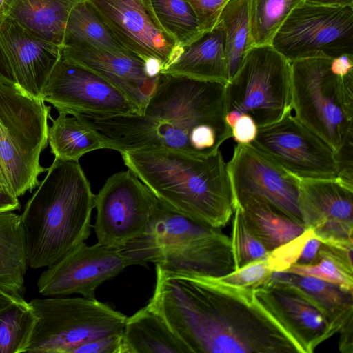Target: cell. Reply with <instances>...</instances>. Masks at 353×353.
I'll return each mask as SVG.
<instances>
[{
    "instance_id": "cell-23",
    "label": "cell",
    "mask_w": 353,
    "mask_h": 353,
    "mask_svg": "<svg viewBox=\"0 0 353 353\" xmlns=\"http://www.w3.org/2000/svg\"><path fill=\"white\" fill-rule=\"evenodd\" d=\"M121 353H190L165 319L148 304L127 317Z\"/></svg>"
},
{
    "instance_id": "cell-4",
    "label": "cell",
    "mask_w": 353,
    "mask_h": 353,
    "mask_svg": "<svg viewBox=\"0 0 353 353\" xmlns=\"http://www.w3.org/2000/svg\"><path fill=\"white\" fill-rule=\"evenodd\" d=\"M94 199L79 161L54 158L20 215L28 267L47 268L89 238Z\"/></svg>"
},
{
    "instance_id": "cell-45",
    "label": "cell",
    "mask_w": 353,
    "mask_h": 353,
    "mask_svg": "<svg viewBox=\"0 0 353 353\" xmlns=\"http://www.w3.org/2000/svg\"><path fill=\"white\" fill-rule=\"evenodd\" d=\"M304 2L320 6H353V0H303Z\"/></svg>"
},
{
    "instance_id": "cell-26",
    "label": "cell",
    "mask_w": 353,
    "mask_h": 353,
    "mask_svg": "<svg viewBox=\"0 0 353 353\" xmlns=\"http://www.w3.org/2000/svg\"><path fill=\"white\" fill-rule=\"evenodd\" d=\"M236 207L241 208L250 230L270 251L296 238L305 230L303 224L258 197H245Z\"/></svg>"
},
{
    "instance_id": "cell-20",
    "label": "cell",
    "mask_w": 353,
    "mask_h": 353,
    "mask_svg": "<svg viewBox=\"0 0 353 353\" xmlns=\"http://www.w3.org/2000/svg\"><path fill=\"white\" fill-rule=\"evenodd\" d=\"M212 228L157 201L143 234L123 249L132 265L154 262L163 251L191 243L216 232Z\"/></svg>"
},
{
    "instance_id": "cell-27",
    "label": "cell",
    "mask_w": 353,
    "mask_h": 353,
    "mask_svg": "<svg viewBox=\"0 0 353 353\" xmlns=\"http://www.w3.org/2000/svg\"><path fill=\"white\" fill-rule=\"evenodd\" d=\"M272 279L289 283L301 290L325 312L337 332L353 318V292L313 276L288 272H275Z\"/></svg>"
},
{
    "instance_id": "cell-18",
    "label": "cell",
    "mask_w": 353,
    "mask_h": 353,
    "mask_svg": "<svg viewBox=\"0 0 353 353\" xmlns=\"http://www.w3.org/2000/svg\"><path fill=\"white\" fill-rule=\"evenodd\" d=\"M0 48L15 85L26 94L41 99L45 84L61 57V48L1 15Z\"/></svg>"
},
{
    "instance_id": "cell-28",
    "label": "cell",
    "mask_w": 353,
    "mask_h": 353,
    "mask_svg": "<svg viewBox=\"0 0 353 353\" xmlns=\"http://www.w3.org/2000/svg\"><path fill=\"white\" fill-rule=\"evenodd\" d=\"M73 45H86L116 52H131L117 39L88 0L78 2L68 19L63 46Z\"/></svg>"
},
{
    "instance_id": "cell-47",
    "label": "cell",
    "mask_w": 353,
    "mask_h": 353,
    "mask_svg": "<svg viewBox=\"0 0 353 353\" xmlns=\"http://www.w3.org/2000/svg\"><path fill=\"white\" fill-rule=\"evenodd\" d=\"M0 183L4 186L5 188H6L7 189H9L8 188V183H7V181H6V179L5 177V175H4V173L3 172V170L1 168V166L0 165Z\"/></svg>"
},
{
    "instance_id": "cell-46",
    "label": "cell",
    "mask_w": 353,
    "mask_h": 353,
    "mask_svg": "<svg viewBox=\"0 0 353 353\" xmlns=\"http://www.w3.org/2000/svg\"><path fill=\"white\" fill-rule=\"evenodd\" d=\"M21 299L23 297H16L0 289V310L11 302Z\"/></svg>"
},
{
    "instance_id": "cell-29",
    "label": "cell",
    "mask_w": 353,
    "mask_h": 353,
    "mask_svg": "<svg viewBox=\"0 0 353 353\" xmlns=\"http://www.w3.org/2000/svg\"><path fill=\"white\" fill-rule=\"evenodd\" d=\"M49 118L52 124L48 128V142L54 158L79 161L90 152L105 149L98 136L77 117L59 112L55 119Z\"/></svg>"
},
{
    "instance_id": "cell-19",
    "label": "cell",
    "mask_w": 353,
    "mask_h": 353,
    "mask_svg": "<svg viewBox=\"0 0 353 353\" xmlns=\"http://www.w3.org/2000/svg\"><path fill=\"white\" fill-rule=\"evenodd\" d=\"M61 56L100 76L121 92L141 112L157 78L150 76L147 61L132 52H116L86 45L63 46Z\"/></svg>"
},
{
    "instance_id": "cell-13",
    "label": "cell",
    "mask_w": 353,
    "mask_h": 353,
    "mask_svg": "<svg viewBox=\"0 0 353 353\" xmlns=\"http://www.w3.org/2000/svg\"><path fill=\"white\" fill-rule=\"evenodd\" d=\"M132 263L121 249L98 243L78 245L60 260L47 267L37 281L39 294L64 296L78 294L94 299L97 289L122 272Z\"/></svg>"
},
{
    "instance_id": "cell-22",
    "label": "cell",
    "mask_w": 353,
    "mask_h": 353,
    "mask_svg": "<svg viewBox=\"0 0 353 353\" xmlns=\"http://www.w3.org/2000/svg\"><path fill=\"white\" fill-rule=\"evenodd\" d=\"M161 73L226 84L230 77L222 26L218 23L212 30L181 47Z\"/></svg>"
},
{
    "instance_id": "cell-33",
    "label": "cell",
    "mask_w": 353,
    "mask_h": 353,
    "mask_svg": "<svg viewBox=\"0 0 353 353\" xmlns=\"http://www.w3.org/2000/svg\"><path fill=\"white\" fill-rule=\"evenodd\" d=\"M150 1L159 23L180 47L190 43L203 33L188 0Z\"/></svg>"
},
{
    "instance_id": "cell-43",
    "label": "cell",
    "mask_w": 353,
    "mask_h": 353,
    "mask_svg": "<svg viewBox=\"0 0 353 353\" xmlns=\"http://www.w3.org/2000/svg\"><path fill=\"white\" fill-rule=\"evenodd\" d=\"M19 208L18 197L0 183V212L14 211Z\"/></svg>"
},
{
    "instance_id": "cell-21",
    "label": "cell",
    "mask_w": 353,
    "mask_h": 353,
    "mask_svg": "<svg viewBox=\"0 0 353 353\" xmlns=\"http://www.w3.org/2000/svg\"><path fill=\"white\" fill-rule=\"evenodd\" d=\"M153 263L168 271L213 277L234 270L230 238L219 230L188 245L165 250Z\"/></svg>"
},
{
    "instance_id": "cell-7",
    "label": "cell",
    "mask_w": 353,
    "mask_h": 353,
    "mask_svg": "<svg viewBox=\"0 0 353 353\" xmlns=\"http://www.w3.org/2000/svg\"><path fill=\"white\" fill-rule=\"evenodd\" d=\"M225 122L242 114L263 127L292 112L291 63L271 45L252 47L225 85Z\"/></svg>"
},
{
    "instance_id": "cell-36",
    "label": "cell",
    "mask_w": 353,
    "mask_h": 353,
    "mask_svg": "<svg viewBox=\"0 0 353 353\" xmlns=\"http://www.w3.org/2000/svg\"><path fill=\"white\" fill-rule=\"evenodd\" d=\"M273 273L265 257L215 279L225 284L255 289L269 282Z\"/></svg>"
},
{
    "instance_id": "cell-9",
    "label": "cell",
    "mask_w": 353,
    "mask_h": 353,
    "mask_svg": "<svg viewBox=\"0 0 353 353\" xmlns=\"http://www.w3.org/2000/svg\"><path fill=\"white\" fill-rule=\"evenodd\" d=\"M271 46L290 62L353 55V6L302 1L279 28Z\"/></svg>"
},
{
    "instance_id": "cell-2",
    "label": "cell",
    "mask_w": 353,
    "mask_h": 353,
    "mask_svg": "<svg viewBox=\"0 0 353 353\" xmlns=\"http://www.w3.org/2000/svg\"><path fill=\"white\" fill-rule=\"evenodd\" d=\"M225 85L160 73L141 112L111 117L77 114L105 149L174 150L209 156L232 137L225 122Z\"/></svg>"
},
{
    "instance_id": "cell-15",
    "label": "cell",
    "mask_w": 353,
    "mask_h": 353,
    "mask_svg": "<svg viewBox=\"0 0 353 353\" xmlns=\"http://www.w3.org/2000/svg\"><path fill=\"white\" fill-rule=\"evenodd\" d=\"M235 205L248 196L260 198L303 224L298 204L299 179L251 145L237 143L227 163Z\"/></svg>"
},
{
    "instance_id": "cell-11",
    "label": "cell",
    "mask_w": 353,
    "mask_h": 353,
    "mask_svg": "<svg viewBox=\"0 0 353 353\" xmlns=\"http://www.w3.org/2000/svg\"><path fill=\"white\" fill-rule=\"evenodd\" d=\"M250 145L298 179L338 178L336 154L292 112L274 123L259 127Z\"/></svg>"
},
{
    "instance_id": "cell-3",
    "label": "cell",
    "mask_w": 353,
    "mask_h": 353,
    "mask_svg": "<svg viewBox=\"0 0 353 353\" xmlns=\"http://www.w3.org/2000/svg\"><path fill=\"white\" fill-rule=\"evenodd\" d=\"M125 166L158 200L215 228L234 214V200L221 150L199 156L174 150L121 153Z\"/></svg>"
},
{
    "instance_id": "cell-16",
    "label": "cell",
    "mask_w": 353,
    "mask_h": 353,
    "mask_svg": "<svg viewBox=\"0 0 353 353\" xmlns=\"http://www.w3.org/2000/svg\"><path fill=\"white\" fill-rule=\"evenodd\" d=\"M305 229L323 243L353 246V185L336 179H298Z\"/></svg>"
},
{
    "instance_id": "cell-17",
    "label": "cell",
    "mask_w": 353,
    "mask_h": 353,
    "mask_svg": "<svg viewBox=\"0 0 353 353\" xmlns=\"http://www.w3.org/2000/svg\"><path fill=\"white\" fill-rule=\"evenodd\" d=\"M263 308L279 324L301 353H312L337 332L325 312L294 285L271 279L254 289Z\"/></svg>"
},
{
    "instance_id": "cell-40",
    "label": "cell",
    "mask_w": 353,
    "mask_h": 353,
    "mask_svg": "<svg viewBox=\"0 0 353 353\" xmlns=\"http://www.w3.org/2000/svg\"><path fill=\"white\" fill-rule=\"evenodd\" d=\"M258 126L252 117L242 114L232 128V137L240 144H250L256 138Z\"/></svg>"
},
{
    "instance_id": "cell-41",
    "label": "cell",
    "mask_w": 353,
    "mask_h": 353,
    "mask_svg": "<svg viewBox=\"0 0 353 353\" xmlns=\"http://www.w3.org/2000/svg\"><path fill=\"white\" fill-rule=\"evenodd\" d=\"M322 242L312 234L307 240L297 265H312L319 261Z\"/></svg>"
},
{
    "instance_id": "cell-30",
    "label": "cell",
    "mask_w": 353,
    "mask_h": 353,
    "mask_svg": "<svg viewBox=\"0 0 353 353\" xmlns=\"http://www.w3.org/2000/svg\"><path fill=\"white\" fill-rule=\"evenodd\" d=\"M218 23L224 30L230 79L239 69L246 53L254 47L250 29V0H230L223 8Z\"/></svg>"
},
{
    "instance_id": "cell-38",
    "label": "cell",
    "mask_w": 353,
    "mask_h": 353,
    "mask_svg": "<svg viewBox=\"0 0 353 353\" xmlns=\"http://www.w3.org/2000/svg\"><path fill=\"white\" fill-rule=\"evenodd\" d=\"M193 8L203 32L212 30L230 0H188Z\"/></svg>"
},
{
    "instance_id": "cell-48",
    "label": "cell",
    "mask_w": 353,
    "mask_h": 353,
    "mask_svg": "<svg viewBox=\"0 0 353 353\" xmlns=\"http://www.w3.org/2000/svg\"><path fill=\"white\" fill-rule=\"evenodd\" d=\"M8 0H0V16L3 15Z\"/></svg>"
},
{
    "instance_id": "cell-31",
    "label": "cell",
    "mask_w": 353,
    "mask_h": 353,
    "mask_svg": "<svg viewBox=\"0 0 353 353\" xmlns=\"http://www.w3.org/2000/svg\"><path fill=\"white\" fill-rule=\"evenodd\" d=\"M353 246L321 243L317 263L291 266L285 272L313 276L353 292Z\"/></svg>"
},
{
    "instance_id": "cell-32",
    "label": "cell",
    "mask_w": 353,
    "mask_h": 353,
    "mask_svg": "<svg viewBox=\"0 0 353 353\" xmlns=\"http://www.w3.org/2000/svg\"><path fill=\"white\" fill-rule=\"evenodd\" d=\"M36 315L23 298L0 310V353H25Z\"/></svg>"
},
{
    "instance_id": "cell-37",
    "label": "cell",
    "mask_w": 353,
    "mask_h": 353,
    "mask_svg": "<svg viewBox=\"0 0 353 353\" xmlns=\"http://www.w3.org/2000/svg\"><path fill=\"white\" fill-rule=\"evenodd\" d=\"M312 234L311 230L305 229L299 236L271 250L266 256L271 270L274 272H285L296 264L307 240Z\"/></svg>"
},
{
    "instance_id": "cell-12",
    "label": "cell",
    "mask_w": 353,
    "mask_h": 353,
    "mask_svg": "<svg viewBox=\"0 0 353 353\" xmlns=\"http://www.w3.org/2000/svg\"><path fill=\"white\" fill-rule=\"evenodd\" d=\"M41 99L59 112L71 115L111 117L139 113L136 106L112 85L61 56L45 84Z\"/></svg>"
},
{
    "instance_id": "cell-25",
    "label": "cell",
    "mask_w": 353,
    "mask_h": 353,
    "mask_svg": "<svg viewBox=\"0 0 353 353\" xmlns=\"http://www.w3.org/2000/svg\"><path fill=\"white\" fill-rule=\"evenodd\" d=\"M28 267L20 215L12 211L0 212V289L23 297Z\"/></svg>"
},
{
    "instance_id": "cell-42",
    "label": "cell",
    "mask_w": 353,
    "mask_h": 353,
    "mask_svg": "<svg viewBox=\"0 0 353 353\" xmlns=\"http://www.w3.org/2000/svg\"><path fill=\"white\" fill-rule=\"evenodd\" d=\"M353 318L347 321L339 330L340 339L339 348L341 352L352 353L353 352Z\"/></svg>"
},
{
    "instance_id": "cell-10",
    "label": "cell",
    "mask_w": 353,
    "mask_h": 353,
    "mask_svg": "<svg viewBox=\"0 0 353 353\" xmlns=\"http://www.w3.org/2000/svg\"><path fill=\"white\" fill-rule=\"evenodd\" d=\"M157 201L130 170L110 176L94 199L97 243L125 248L145 232Z\"/></svg>"
},
{
    "instance_id": "cell-34",
    "label": "cell",
    "mask_w": 353,
    "mask_h": 353,
    "mask_svg": "<svg viewBox=\"0 0 353 353\" xmlns=\"http://www.w3.org/2000/svg\"><path fill=\"white\" fill-rule=\"evenodd\" d=\"M303 0H250V29L254 46L271 45L292 10Z\"/></svg>"
},
{
    "instance_id": "cell-44",
    "label": "cell",
    "mask_w": 353,
    "mask_h": 353,
    "mask_svg": "<svg viewBox=\"0 0 353 353\" xmlns=\"http://www.w3.org/2000/svg\"><path fill=\"white\" fill-rule=\"evenodd\" d=\"M0 83L15 85V81L11 70L0 48Z\"/></svg>"
},
{
    "instance_id": "cell-6",
    "label": "cell",
    "mask_w": 353,
    "mask_h": 353,
    "mask_svg": "<svg viewBox=\"0 0 353 353\" xmlns=\"http://www.w3.org/2000/svg\"><path fill=\"white\" fill-rule=\"evenodd\" d=\"M50 112L43 99L0 83V165L17 197L37 188L47 171L39 159L48 143Z\"/></svg>"
},
{
    "instance_id": "cell-39",
    "label": "cell",
    "mask_w": 353,
    "mask_h": 353,
    "mask_svg": "<svg viewBox=\"0 0 353 353\" xmlns=\"http://www.w3.org/2000/svg\"><path fill=\"white\" fill-rule=\"evenodd\" d=\"M122 334L102 336L78 347L74 353H121Z\"/></svg>"
},
{
    "instance_id": "cell-5",
    "label": "cell",
    "mask_w": 353,
    "mask_h": 353,
    "mask_svg": "<svg viewBox=\"0 0 353 353\" xmlns=\"http://www.w3.org/2000/svg\"><path fill=\"white\" fill-rule=\"evenodd\" d=\"M332 59L290 62L292 105L299 121L336 154L353 140V72L337 75Z\"/></svg>"
},
{
    "instance_id": "cell-24",
    "label": "cell",
    "mask_w": 353,
    "mask_h": 353,
    "mask_svg": "<svg viewBox=\"0 0 353 353\" xmlns=\"http://www.w3.org/2000/svg\"><path fill=\"white\" fill-rule=\"evenodd\" d=\"M81 0H8L3 15L61 48L69 14Z\"/></svg>"
},
{
    "instance_id": "cell-35",
    "label": "cell",
    "mask_w": 353,
    "mask_h": 353,
    "mask_svg": "<svg viewBox=\"0 0 353 353\" xmlns=\"http://www.w3.org/2000/svg\"><path fill=\"white\" fill-rule=\"evenodd\" d=\"M230 241L234 270L265 258L270 252L250 230L239 207L234 208Z\"/></svg>"
},
{
    "instance_id": "cell-1",
    "label": "cell",
    "mask_w": 353,
    "mask_h": 353,
    "mask_svg": "<svg viewBox=\"0 0 353 353\" xmlns=\"http://www.w3.org/2000/svg\"><path fill=\"white\" fill-rule=\"evenodd\" d=\"M148 305L190 353H301L252 288L156 265Z\"/></svg>"
},
{
    "instance_id": "cell-8",
    "label": "cell",
    "mask_w": 353,
    "mask_h": 353,
    "mask_svg": "<svg viewBox=\"0 0 353 353\" xmlns=\"http://www.w3.org/2000/svg\"><path fill=\"white\" fill-rule=\"evenodd\" d=\"M48 297L29 302L37 320L25 353H74L90 341L123 332L127 316L97 299Z\"/></svg>"
},
{
    "instance_id": "cell-14",
    "label": "cell",
    "mask_w": 353,
    "mask_h": 353,
    "mask_svg": "<svg viewBox=\"0 0 353 353\" xmlns=\"http://www.w3.org/2000/svg\"><path fill=\"white\" fill-rule=\"evenodd\" d=\"M117 39L145 61L162 70L181 47L159 23L150 0H88Z\"/></svg>"
}]
</instances>
